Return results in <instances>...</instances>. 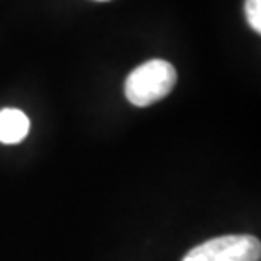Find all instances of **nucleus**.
Instances as JSON below:
<instances>
[{
	"label": "nucleus",
	"mask_w": 261,
	"mask_h": 261,
	"mask_svg": "<svg viewBox=\"0 0 261 261\" xmlns=\"http://www.w3.org/2000/svg\"><path fill=\"white\" fill-rule=\"evenodd\" d=\"M175 85V66L165 60H149L129 73L124 93L133 106L148 107L163 100Z\"/></svg>",
	"instance_id": "1"
},
{
	"label": "nucleus",
	"mask_w": 261,
	"mask_h": 261,
	"mask_svg": "<svg viewBox=\"0 0 261 261\" xmlns=\"http://www.w3.org/2000/svg\"><path fill=\"white\" fill-rule=\"evenodd\" d=\"M259 239L249 234H227L198 244L181 261H259Z\"/></svg>",
	"instance_id": "2"
},
{
	"label": "nucleus",
	"mask_w": 261,
	"mask_h": 261,
	"mask_svg": "<svg viewBox=\"0 0 261 261\" xmlns=\"http://www.w3.org/2000/svg\"><path fill=\"white\" fill-rule=\"evenodd\" d=\"M29 133V119L19 109L0 111V143L17 144Z\"/></svg>",
	"instance_id": "3"
},
{
	"label": "nucleus",
	"mask_w": 261,
	"mask_h": 261,
	"mask_svg": "<svg viewBox=\"0 0 261 261\" xmlns=\"http://www.w3.org/2000/svg\"><path fill=\"white\" fill-rule=\"evenodd\" d=\"M246 20L254 33H261V0H246L244 2Z\"/></svg>",
	"instance_id": "4"
},
{
	"label": "nucleus",
	"mask_w": 261,
	"mask_h": 261,
	"mask_svg": "<svg viewBox=\"0 0 261 261\" xmlns=\"http://www.w3.org/2000/svg\"><path fill=\"white\" fill-rule=\"evenodd\" d=\"M98 2H103V0H98Z\"/></svg>",
	"instance_id": "5"
}]
</instances>
